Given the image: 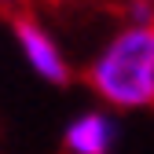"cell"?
<instances>
[{
	"mask_svg": "<svg viewBox=\"0 0 154 154\" xmlns=\"http://www.w3.org/2000/svg\"><path fill=\"white\" fill-rule=\"evenodd\" d=\"M85 81L106 110L154 106V29L121 26L88 63Z\"/></svg>",
	"mask_w": 154,
	"mask_h": 154,
	"instance_id": "obj_1",
	"label": "cell"
},
{
	"mask_svg": "<svg viewBox=\"0 0 154 154\" xmlns=\"http://www.w3.org/2000/svg\"><path fill=\"white\" fill-rule=\"evenodd\" d=\"M121 143V121L106 106L77 110L63 128V154H114Z\"/></svg>",
	"mask_w": 154,
	"mask_h": 154,
	"instance_id": "obj_3",
	"label": "cell"
},
{
	"mask_svg": "<svg viewBox=\"0 0 154 154\" xmlns=\"http://www.w3.org/2000/svg\"><path fill=\"white\" fill-rule=\"evenodd\" d=\"M11 33H15V41H18V51H22V59L26 66L41 77V81L48 85H70L73 81V70H70V59L63 55L59 41H55V33L41 22L37 15L29 11H18L11 18Z\"/></svg>",
	"mask_w": 154,
	"mask_h": 154,
	"instance_id": "obj_2",
	"label": "cell"
},
{
	"mask_svg": "<svg viewBox=\"0 0 154 154\" xmlns=\"http://www.w3.org/2000/svg\"><path fill=\"white\" fill-rule=\"evenodd\" d=\"M125 26H143L154 29V0H132L125 11Z\"/></svg>",
	"mask_w": 154,
	"mask_h": 154,
	"instance_id": "obj_4",
	"label": "cell"
},
{
	"mask_svg": "<svg viewBox=\"0 0 154 154\" xmlns=\"http://www.w3.org/2000/svg\"><path fill=\"white\" fill-rule=\"evenodd\" d=\"M26 0H0V11H22Z\"/></svg>",
	"mask_w": 154,
	"mask_h": 154,
	"instance_id": "obj_5",
	"label": "cell"
}]
</instances>
